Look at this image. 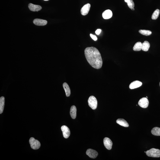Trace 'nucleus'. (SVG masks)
<instances>
[{
	"mask_svg": "<svg viewBox=\"0 0 160 160\" xmlns=\"http://www.w3.org/2000/svg\"><path fill=\"white\" fill-rule=\"evenodd\" d=\"M85 54L87 60L95 69H99L102 66L103 61L101 54L96 48L91 47L85 49Z\"/></svg>",
	"mask_w": 160,
	"mask_h": 160,
	"instance_id": "obj_1",
	"label": "nucleus"
},
{
	"mask_svg": "<svg viewBox=\"0 0 160 160\" xmlns=\"http://www.w3.org/2000/svg\"><path fill=\"white\" fill-rule=\"evenodd\" d=\"M147 156L153 158H159L160 157V150L159 149L152 148L146 152Z\"/></svg>",
	"mask_w": 160,
	"mask_h": 160,
	"instance_id": "obj_2",
	"label": "nucleus"
},
{
	"mask_svg": "<svg viewBox=\"0 0 160 160\" xmlns=\"http://www.w3.org/2000/svg\"><path fill=\"white\" fill-rule=\"evenodd\" d=\"M29 142L31 147L33 149H38L40 147L41 144L40 142L34 138H31L29 140Z\"/></svg>",
	"mask_w": 160,
	"mask_h": 160,
	"instance_id": "obj_3",
	"label": "nucleus"
},
{
	"mask_svg": "<svg viewBox=\"0 0 160 160\" xmlns=\"http://www.w3.org/2000/svg\"><path fill=\"white\" fill-rule=\"evenodd\" d=\"M88 102L89 106L93 110H95L97 108V101L96 98L94 96H91L89 98Z\"/></svg>",
	"mask_w": 160,
	"mask_h": 160,
	"instance_id": "obj_4",
	"label": "nucleus"
},
{
	"mask_svg": "<svg viewBox=\"0 0 160 160\" xmlns=\"http://www.w3.org/2000/svg\"><path fill=\"white\" fill-rule=\"evenodd\" d=\"M138 104L142 108H147L149 105V101L147 98L144 97L139 100Z\"/></svg>",
	"mask_w": 160,
	"mask_h": 160,
	"instance_id": "obj_5",
	"label": "nucleus"
},
{
	"mask_svg": "<svg viewBox=\"0 0 160 160\" xmlns=\"http://www.w3.org/2000/svg\"><path fill=\"white\" fill-rule=\"evenodd\" d=\"M61 130L64 137L66 139L69 138L70 134V131L69 128L66 126H63L61 127Z\"/></svg>",
	"mask_w": 160,
	"mask_h": 160,
	"instance_id": "obj_6",
	"label": "nucleus"
},
{
	"mask_svg": "<svg viewBox=\"0 0 160 160\" xmlns=\"http://www.w3.org/2000/svg\"><path fill=\"white\" fill-rule=\"evenodd\" d=\"M90 8H91V5L89 3L87 4L84 5L81 8V14L83 16L87 15L89 12Z\"/></svg>",
	"mask_w": 160,
	"mask_h": 160,
	"instance_id": "obj_7",
	"label": "nucleus"
},
{
	"mask_svg": "<svg viewBox=\"0 0 160 160\" xmlns=\"http://www.w3.org/2000/svg\"><path fill=\"white\" fill-rule=\"evenodd\" d=\"M86 153L90 158L93 159L96 158L98 155V153L96 151L91 149L87 150Z\"/></svg>",
	"mask_w": 160,
	"mask_h": 160,
	"instance_id": "obj_8",
	"label": "nucleus"
},
{
	"mask_svg": "<svg viewBox=\"0 0 160 160\" xmlns=\"http://www.w3.org/2000/svg\"><path fill=\"white\" fill-rule=\"evenodd\" d=\"M104 144L105 146L107 149L110 150L112 149V142L109 138H105L104 139Z\"/></svg>",
	"mask_w": 160,
	"mask_h": 160,
	"instance_id": "obj_9",
	"label": "nucleus"
},
{
	"mask_svg": "<svg viewBox=\"0 0 160 160\" xmlns=\"http://www.w3.org/2000/svg\"><path fill=\"white\" fill-rule=\"evenodd\" d=\"M33 22L35 25L38 26H45L47 24V21L46 20L40 19H35L33 21Z\"/></svg>",
	"mask_w": 160,
	"mask_h": 160,
	"instance_id": "obj_10",
	"label": "nucleus"
},
{
	"mask_svg": "<svg viewBox=\"0 0 160 160\" xmlns=\"http://www.w3.org/2000/svg\"><path fill=\"white\" fill-rule=\"evenodd\" d=\"M142 83L140 81L136 80L132 82L129 85V88L131 89L139 88L142 85Z\"/></svg>",
	"mask_w": 160,
	"mask_h": 160,
	"instance_id": "obj_11",
	"label": "nucleus"
},
{
	"mask_svg": "<svg viewBox=\"0 0 160 160\" xmlns=\"http://www.w3.org/2000/svg\"><path fill=\"white\" fill-rule=\"evenodd\" d=\"M28 7L30 11H38L41 10L42 8L40 5H34L32 3L29 4Z\"/></svg>",
	"mask_w": 160,
	"mask_h": 160,
	"instance_id": "obj_12",
	"label": "nucleus"
},
{
	"mask_svg": "<svg viewBox=\"0 0 160 160\" xmlns=\"http://www.w3.org/2000/svg\"><path fill=\"white\" fill-rule=\"evenodd\" d=\"M112 16V13L110 10H107L105 11L102 14V16L104 19H109L111 18Z\"/></svg>",
	"mask_w": 160,
	"mask_h": 160,
	"instance_id": "obj_13",
	"label": "nucleus"
},
{
	"mask_svg": "<svg viewBox=\"0 0 160 160\" xmlns=\"http://www.w3.org/2000/svg\"><path fill=\"white\" fill-rule=\"evenodd\" d=\"M116 122L121 126L125 127H128L129 125L127 122L123 119H118L116 121Z\"/></svg>",
	"mask_w": 160,
	"mask_h": 160,
	"instance_id": "obj_14",
	"label": "nucleus"
},
{
	"mask_svg": "<svg viewBox=\"0 0 160 160\" xmlns=\"http://www.w3.org/2000/svg\"><path fill=\"white\" fill-rule=\"evenodd\" d=\"M70 114L73 119H75L76 117L77 108L75 106H72L71 107L70 110Z\"/></svg>",
	"mask_w": 160,
	"mask_h": 160,
	"instance_id": "obj_15",
	"label": "nucleus"
},
{
	"mask_svg": "<svg viewBox=\"0 0 160 160\" xmlns=\"http://www.w3.org/2000/svg\"><path fill=\"white\" fill-rule=\"evenodd\" d=\"M63 87L66 93V96H69L70 95L71 91L69 85L66 82H64L63 84Z\"/></svg>",
	"mask_w": 160,
	"mask_h": 160,
	"instance_id": "obj_16",
	"label": "nucleus"
},
{
	"mask_svg": "<svg viewBox=\"0 0 160 160\" xmlns=\"http://www.w3.org/2000/svg\"><path fill=\"white\" fill-rule=\"evenodd\" d=\"M150 47V45L149 42L145 41L142 43V49L144 51H147L149 50Z\"/></svg>",
	"mask_w": 160,
	"mask_h": 160,
	"instance_id": "obj_17",
	"label": "nucleus"
},
{
	"mask_svg": "<svg viewBox=\"0 0 160 160\" xmlns=\"http://www.w3.org/2000/svg\"><path fill=\"white\" fill-rule=\"evenodd\" d=\"M5 102V98L3 96L1 97L0 98V114H2L3 112Z\"/></svg>",
	"mask_w": 160,
	"mask_h": 160,
	"instance_id": "obj_18",
	"label": "nucleus"
},
{
	"mask_svg": "<svg viewBox=\"0 0 160 160\" xmlns=\"http://www.w3.org/2000/svg\"><path fill=\"white\" fill-rule=\"evenodd\" d=\"M142 43L140 42H138L135 44L133 47V50L135 51H139L142 49Z\"/></svg>",
	"mask_w": 160,
	"mask_h": 160,
	"instance_id": "obj_19",
	"label": "nucleus"
},
{
	"mask_svg": "<svg viewBox=\"0 0 160 160\" xmlns=\"http://www.w3.org/2000/svg\"><path fill=\"white\" fill-rule=\"evenodd\" d=\"M151 133L155 136H160V128L156 127L153 128L151 130Z\"/></svg>",
	"mask_w": 160,
	"mask_h": 160,
	"instance_id": "obj_20",
	"label": "nucleus"
},
{
	"mask_svg": "<svg viewBox=\"0 0 160 160\" xmlns=\"http://www.w3.org/2000/svg\"><path fill=\"white\" fill-rule=\"evenodd\" d=\"M141 34L145 36H149L152 34V32L149 30H140L139 31Z\"/></svg>",
	"mask_w": 160,
	"mask_h": 160,
	"instance_id": "obj_21",
	"label": "nucleus"
},
{
	"mask_svg": "<svg viewBox=\"0 0 160 160\" xmlns=\"http://www.w3.org/2000/svg\"><path fill=\"white\" fill-rule=\"evenodd\" d=\"M160 11L159 9H157L154 12L153 14L152 18L153 20H156L158 18L159 16Z\"/></svg>",
	"mask_w": 160,
	"mask_h": 160,
	"instance_id": "obj_22",
	"label": "nucleus"
},
{
	"mask_svg": "<svg viewBox=\"0 0 160 160\" xmlns=\"http://www.w3.org/2000/svg\"><path fill=\"white\" fill-rule=\"evenodd\" d=\"M125 2L127 3V5L129 8L130 9L134 8V3L133 0H125Z\"/></svg>",
	"mask_w": 160,
	"mask_h": 160,
	"instance_id": "obj_23",
	"label": "nucleus"
},
{
	"mask_svg": "<svg viewBox=\"0 0 160 160\" xmlns=\"http://www.w3.org/2000/svg\"><path fill=\"white\" fill-rule=\"evenodd\" d=\"M90 36H91V38H92L95 41L97 40V38L96 37V36L94 35L91 34H90Z\"/></svg>",
	"mask_w": 160,
	"mask_h": 160,
	"instance_id": "obj_24",
	"label": "nucleus"
},
{
	"mask_svg": "<svg viewBox=\"0 0 160 160\" xmlns=\"http://www.w3.org/2000/svg\"><path fill=\"white\" fill-rule=\"evenodd\" d=\"M101 29H97L95 32L96 34L97 35H99L101 33Z\"/></svg>",
	"mask_w": 160,
	"mask_h": 160,
	"instance_id": "obj_25",
	"label": "nucleus"
},
{
	"mask_svg": "<svg viewBox=\"0 0 160 160\" xmlns=\"http://www.w3.org/2000/svg\"><path fill=\"white\" fill-rule=\"evenodd\" d=\"M131 9L132 10V11H134V10H135L134 8H132Z\"/></svg>",
	"mask_w": 160,
	"mask_h": 160,
	"instance_id": "obj_26",
	"label": "nucleus"
},
{
	"mask_svg": "<svg viewBox=\"0 0 160 160\" xmlns=\"http://www.w3.org/2000/svg\"><path fill=\"white\" fill-rule=\"evenodd\" d=\"M45 0V1H48V0Z\"/></svg>",
	"mask_w": 160,
	"mask_h": 160,
	"instance_id": "obj_27",
	"label": "nucleus"
},
{
	"mask_svg": "<svg viewBox=\"0 0 160 160\" xmlns=\"http://www.w3.org/2000/svg\"><path fill=\"white\" fill-rule=\"evenodd\" d=\"M146 98H148V97H147V96H146Z\"/></svg>",
	"mask_w": 160,
	"mask_h": 160,
	"instance_id": "obj_28",
	"label": "nucleus"
},
{
	"mask_svg": "<svg viewBox=\"0 0 160 160\" xmlns=\"http://www.w3.org/2000/svg\"></svg>",
	"mask_w": 160,
	"mask_h": 160,
	"instance_id": "obj_29",
	"label": "nucleus"
}]
</instances>
